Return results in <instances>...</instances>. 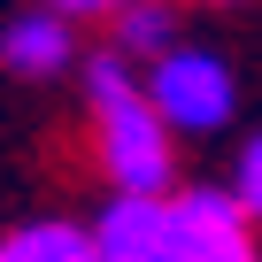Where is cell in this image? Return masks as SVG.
I'll use <instances>...</instances> for the list:
<instances>
[{"label": "cell", "instance_id": "7a4b0ae2", "mask_svg": "<svg viewBox=\"0 0 262 262\" xmlns=\"http://www.w3.org/2000/svg\"><path fill=\"white\" fill-rule=\"evenodd\" d=\"M147 100L162 108L170 131H224L239 85H231L224 54H208V47H162L147 62Z\"/></svg>", "mask_w": 262, "mask_h": 262}, {"label": "cell", "instance_id": "8992f818", "mask_svg": "<svg viewBox=\"0 0 262 262\" xmlns=\"http://www.w3.org/2000/svg\"><path fill=\"white\" fill-rule=\"evenodd\" d=\"M0 262H100L93 231H70V224H31L16 239H0Z\"/></svg>", "mask_w": 262, "mask_h": 262}, {"label": "cell", "instance_id": "52a82bcc", "mask_svg": "<svg viewBox=\"0 0 262 262\" xmlns=\"http://www.w3.org/2000/svg\"><path fill=\"white\" fill-rule=\"evenodd\" d=\"M170 31H178V24H170L162 0H131V8H116V54H147V62H155V54L170 47Z\"/></svg>", "mask_w": 262, "mask_h": 262}, {"label": "cell", "instance_id": "5b68a950", "mask_svg": "<svg viewBox=\"0 0 262 262\" xmlns=\"http://www.w3.org/2000/svg\"><path fill=\"white\" fill-rule=\"evenodd\" d=\"M70 54H77V39H70L62 8H31V16H16L8 31H0V62H8L16 77H62Z\"/></svg>", "mask_w": 262, "mask_h": 262}, {"label": "cell", "instance_id": "3957f363", "mask_svg": "<svg viewBox=\"0 0 262 262\" xmlns=\"http://www.w3.org/2000/svg\"><path fill=\"white\" fill-rule=\"evenodd\" d=\"M170 262H247V208L239 193L193 185L170 201Z\"/></svg>", "mask_w": 262, "mask_h": 262}, {"label": "cell", "instance_id": "ba28073f", "mask_svg": "<svg viewBox=\"0 0 262 262\" xmlns=\"http://www.w3.org/2000/svg\"><path fill=\"white\" fill-rule=\"evenodd\" d=\"M231 193H239V208L247 216H262V131L239 147V170H231Z\"/></svg>", "mask_w": 262, "mask_h": 262}, {"label": "cell", "instance_id": "9c48e42d", "mask_svg": "<svg viewBox=\"0 0 262 262\" xmlns=\"http://www.w3.org/2000/svg\"><path fill=\"white\" fill-rule=\"evenodd\" d=\"M47 8H62V16H116V8H131V0H47Z\"/></svg>", "mask_w": 262, "mask_h": 262}, {"label": "cell", "instance_id": "30bf717a", "mask_svg": "<svg viewBox=\"0 0 262 262\" xmlns=\"http://www.w3.org/2000/svg\"><path fill=\"white\" fill-rule=\"evenodd\" d=\"M247 262H254V254H247Z\"/></svg>", "mask_w": 262, "mask_h": 262}, {"label": "cell", "instance_id": "277c9868", "mask_svg": "<svg viewBox=\"0 0 262 262\" xmlns=\"http://www.w3.org/2000/svg\"><path fill=\"white\" fill-rule=\"evenodd\" d=\"M100 262H170V201L162 193H116L93 224Z\"/></svg>", "mask_w": 262, "mask_h": 262}, {"label": "cell", "instance_id": "6da1fadb", "mask_svg": "<svg viewBox=\"0 0 262 262\" xmlns=\"http://www.w3.org/2000/svg\"><path fill=\"white\" fill-rule=\"evenodd\" d=\"M178 131L162 123V108L147 100V85H123V93H100L93 100V155H100V178L116 193H162L170 170H178Z\"/></svg>", "mask_w": 262, "mask_h": 262}]
</instances>
